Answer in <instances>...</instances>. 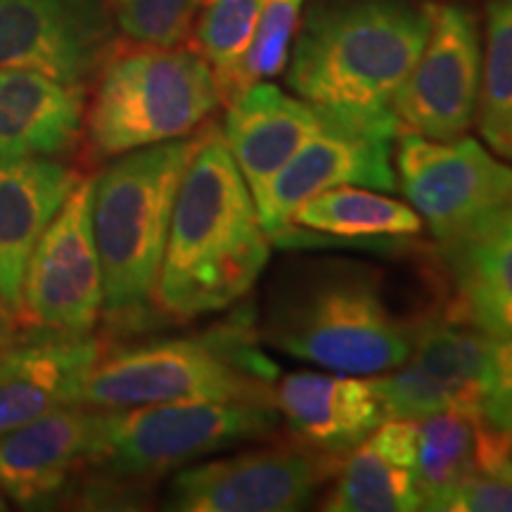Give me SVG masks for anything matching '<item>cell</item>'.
<instances>
[{"label":"cell","instance_id":"cell-9","mask_svg":"<svg viewBox=\"0 0 512 512\" xmlns=\"http://www.w3.org/2000/svg\"><path fill=\"white\" fill-rule=\"evenodd\" d=\"M394 166L401 192L437 242L512 204V166L470 136L432 140L399 133Z\"/></svg>","mask_w":512,"mask_h":512},{"label":"cell","instance_id":"cell-21","mask_svg":"<svg viewBox=\"0 0 512 512\" xmlns=\"http://www.w3.org/2000/svg\"><path fill=\"white\" fill-rule=\"evenodd\" d=\"M415 441H418V422L384 420L342 458L323 510H420L418 486H415Z\"/></svg>","mask_w":512,"mask_h":512},{"label":"cell","instance_id":"cell-22","mask_svg":"<svg viewBox=\"0 0 512 512\" xmlns=\"http://www.w3.org/2000/svg\"><path fill=\"white\" fill-rule=\"evenodd\" d=\"M501 437V432L472 413L446 411L418 420L415 486L420 510L434 512L453 486L484 470Z\"/></svg>","mask_w":512,"mask_h":512},{"label":"cell","instance_id":"cell-27","mask_svg":"<svg viewBox=\"0 0 512 512\" xmlns=\"http://www.w3.org/2000/svg\"><path fill=\"white\" fill-rule=\"evenodd\" d=\"M370 387L380 401L384 420H425L430 415L460 411L472 413L465 396L425 370L403 361L399 368L380 375H368Z\"/></svg>","mask_w":512,"mask_h":512},{"label":"cell","instance_id":"cell-15","mask_svg":"<svg viewBox=\"0 0 512 512\" xmlns=\"http://www.w3.org/2000/svg\"><path fill=\"white\" fill-rule=\"evenodd\" d=\"M226 105L221 136L252 195L264 188L311 138L347 117L285 93L271 81L254 83Z\"/></svg>","mask_w":512,"mask_h":512},{"label":"cell","instance_id":"cell-6","mask_svg":"<svg viewBox=\"0 0 512 512\" xmlns=\"http://www.w3.org/2000/svg\"><path fill=\"white\" fill-rule=\"evenodd\" d=\"M221 102L219 81L195 50L140 46L110 55L86 107V157L110 162L140 147L188 138Z\"/></svg>","mask_w":512,"mask_h":512},{"label":"cell","instance_id":"cell-11","mask_svg":"<svg viewBox=\"0 0 512 512\" xmlns=\"http://www.w3.org/2000/svg\"><path fill=\"white\" fill-rule=\"evenodd\" d=\"M342 458L313 448L266 446L192 463L174 472L166 510L176 512H294L313 503L335 477Z\"/></svg>","mask_w":512,"mask_h":512},{"label":"cell","instance_id":"cell-4","mask_svg":"<svg viewBox=\"0 0 512 512\" xmlns=\"http://www.w3.org/2000/svg\"><path fill=\"white\" fill-rule=\"evenodd\" d=\"M200 136L169 140L110 159L93 178L91 226L102 268V318L136 330L159 316L155 290L185 166Z\"/></svg>","mask_w":512,"mask_h":512},{"label":"cell","instance_id":"cell-26","mask_svg":"<svg viewBox=\"0 0 512 512\" xmlns=\"http://www.w3.org/2000/svg\"><path fill=\"white\" fill-rule=\"evenodd\" d=\"M259 12L261 0H204L195 19L197 53L219 81L223 100L252 41Z\"/></svg>","mask_w":512,"mask_h":512},{"label":"cell","instance_id":"cell-14","mask_svg":"<svg viewBox=\"0 0 512 512\" xmlns=\"http://www.w3.org/2000/svg\"><path fill=\"white\" fill-rule=\"evenodd\" d=\"M102 411L64 406L0 437V494L19 508H46L91 463Z\"/></svg>","mask_w":512,"mask_h":512},{"label":"cell","instance_id":"cell-31","mask_svg":"<svg viewBox=\"0 0 512 512\" xmlns=\"http://www.w3.org/2000/svg\"><path fill=\"white\" fill-rule=\"evenodd\" d=\"M479 418L512 439V339L494 337L491 344V368Z\"/></svg>","mask_w":512,"mask_h":512},{"label":"cell","instance_id":"cell-7","mask_svg":"<svg viewBox=\"0 0 512 512\" xmlns=\"http://www.w3.org/2000/svg\"><path fill=\"white\" fill-rule=\"evenodd\" d=\"M280 415L266 403H162L102 411L88 467L110 486L150 484L228 448L266 439Z\"/></svg>","mask_w":512,"mask_h":512},{"label":"cell","instance_id":"cell-24","mask_svg":"<svg viewBox=\"0 0 512 512\" xmlns=\"http://www.w3.org/2000/svg\"><path fill=\"white\" fill-rule=\"evenodd\" d=\"M491 344L494 337L472 325L463 328V325L432 323L418 330L415 347L406 361L463 394L472 411L479 415L486 380H489Z\"/></svg>","mask_w":512,"mask_h":512},{"label":"cell","instance_id":"cell-12","mask_svg":"<svg viewBox=\"0 0 512 512\" xmlns=\"http://www.w3.org/2000/svg\"><path fill=\"white\" fill-rule=\"evenodd\" d=\"M482 43L477 19L460 5H432L430 34L392 100L401 133L432 140L465 136L477 119Z\"/></svg>","mask_w":512,"mask_h":512},{"label":"cell","instance_id":"cell-29","mask_svg":"<svg viewBox=\"0 0 512 512\" xmlns=\"http://www.w3.org/2000/svg\"><path fill=\"white\" fill-rule=\"evenodd\" d=\"M114 24L140 46L174 48L188 38L204 0H107Z\"/></svg>","mask_w":512,"mask_h":512},{"label":"cell","instance_id":"cell-19","mask_svg":"<svg viewBox=\"0 0 512 512\" xmlns=\"http://www.w3.org/2000/svg\"><path fill=\"white\" fill-rule=\"evenodd\" d=\"M79 181L57 159L0 157V292L15 313L29 256Z\"/></svg>","mask_w":512,"mask_h":512},{"label":"cell","instance_id":"cell-17","mask_svg":"<svg viewBox=\"0 0 512 512\" xmlns=\"http://www.w3.org/2000/svg\"><path fill=\"white\" fill-rule=\"evenodd\" d=\"M273 406L299 444L344 458L384 422L363 375L290 373L273 384Z\"/></svg>","mask_w":512,"mask_h":512},{"label":"cell","instance_id":"cell-23","mask_svg":"<svg viewBox=\"0 0 512 512\" xmlns=\"http://www.w3.org/2000/svg\"><path fill=\"white\" fill-rule=\"evenodd\" d=\"M292 226L342 240H396L415 238L425 223L411 204L380 190L339 185L304 202L294 211Z\"/></svg>","mask_w":512,"mask_h":512},{"label":"cell","instance_id":"cell-18","mask_svg":"<svg viewBox=\"0 0 512 512\" xmlns=\"http://www.w3.org/2000/svg\"><path fill=\"white\" fill-rule=\"evenodd\" d=\"M437 245L460 318L512 339V204Z\"/></svg>","mask_w":512,"mask_h":512},{"label":"cell","instance_id":"cell-5","mask_svg":"<svg viewBox=\"0 0 512 512\" xmlns=\"http://www.w3.org/2000/svg\"><path fill=\"white\" fill-rule=\"evenodd\" d=\"M275 366L247 328L221 325L200 337L152 339L105 351L81 406L98 411L162 403H266L273 406Z\"/></svg>","mask_w":512,"mask_h":512},{"label":"cell","instance_id":"cell-28","mask_svg":"<svg viewBox=\"0 0 512 512\" xmlns=\"http://www.w3.org/2000/svg\"><path fill=\"white\" fill-rule=\"evenodd\" d=\"M302 5L304 0H261L254 36L223 102H230L254 83L268 81L283 72L290 43L299 27Z\"/></svg>","mask_w":512,"mask_h":512},{"label":"cell","instance_id":"cell-2","mask_svg":"<svg viewBox=\"0 0 512 512\" xmlns=\"http://www.w3.org/2000/svg\"><path fill=\"white\" fill-rule=\"evenodd\" d=\"M418 330L392 309L377 268L311 259L275 275L261 337L311 366L368 377L399 368L411 356Z\"/></svg>","mask_w":512,"mask_h":512},{"label":"cell","instance_id":"cell-8","mask_svg":"<svg viewBox=\"0 0 512 512\" xmlns=\"http://www.w3.org/2000/svg\"><path fill=\"white\" fill-rule=\"evenodd\" d=\"M93 178H81L38 238L24 271L17 325L27 335H93L102 320V268L91 226Z\"/></svg>","mask_w":512,"mask_h":512},{"label":"cell","instance_id":"cell-1","mask_svg":"<svg viewBox=\"0 0 512 512\" xmlns=\"http://www.w3.org/2000/svg\"><path fill=\"white\" fill-rule=\"evenodd\" d=\"M268 259L271 238L252 190L221 128H204L171 214L155 290L157 313L190 320L226 311L252 292Z\"/></svg>","mask_w":512,"mask_h":512},{"label":"cell","instance_id":"cell-25","mask_svg":"<svg viewBox=\"0 0 512 512\" xmlns=\"http://www.w3.org/2000/svg\"><path fill=\"white\" fill-rule=\"evenodd\" d=\"M479 131L498 157H512V0H489L482 50Z\"/></svg>","mask_w":512,"mask_h":512},{"label":"cell","instance_id":"cell-20","mask_svg":"<svg viewBox=\"0 0 512 512\" xmlns=\"http://www.w3.org/2000/svg\"><path fill=\"white\" fill-rule=\"evenodd\" d=\"M86 88L29 69H0V157L69 155L83 140Z\"/></svg>","mask_w":512,"mask_h":512},{"label":"cell","instance_id":"cell-10","mask_svg":"<svg viewBox=\"0 0 512 512\" xmlns=\"http://www.w3.org/2000/svg\"><path fill=\"white\" fill-rule=\"evenodd\" d=\"M401 128L394 114L356 117L347 114L339 124L311 138L283 169L254 192L259 221L271 242L292 228L294 211L320 192L339 185H358L380 192L399 188L394 147Z\"/></svg>","mask_w":512,"mask_h":512},{"label":"cell","instance_id":"cell-16","mask_svg":"<svg viewBox=\"0 0 512 512\" xmlns=\"http://www.w3.org/2000/svg\"><path fill=\"white\" fill-rule=\"evenodd\" d=\"M102 354L95 335H27L0 349V437L57 408L81 406Z\"/></svg>","mask_w":512,"mask_h":512},{"label":"cell","instance_id":"cell-30","mask_svg":"<svg viewBox=\"0 0 512 512\" xmlns=\"http://www.w3.org/2000/svg\"><path fill=\"white\" fill-rule=\"evenodd\" d=\"M434 512H512V465L472 472L441 498Z\"/></svg>","mask_w":512,"mask_h":512},{"label":"cell","instance_id":"cell-34","mask_svg":"<svg viewBox=\"0 0 512 512\" xmlns=\"http://www.w3.org/2000/svg\"><path fill=\"white\" fill-rule=\"evenodd\" d=\"M510 159H512V157H510Z\"/></svg>","mask_w":512,"mask_h":512},{"label":"cell","instance_id":"cell-32","mask_svg":"<svg viewBox=\"0 0 512 512\" xmlns=\"http://www.w3.org/2000/svg\"><path fill=\"white\" fill-rule=\"evenodd\" d=\"M17 332H19V325H17L15 311L10 309L8 302H5L3 292H0V349L10 347V344L17 339Z\"/></svg>","mask_w":512,"mask_h":512},{"label":"cell","instance_id":"cell-13","mask_svg":"<svg viewBox=\"0 0 512 512\" xmlns=\"http://www.w3.org/2000/svg\"><path fill=\"white\" fill-rule=\"evenodd\" d=\"M107 0H0V69H29L86 88L112 55Z\"/></svg>","mask_w":512,"mask_h":512},{"label":"cell","instance_id":"cell-33","mask_svg":"<svg viewBox=\"0 0 512 512\" xmlns=\"http://www.w3.org/2000/svg\"><path fill=\"white\" fill-rule=\"evenodd\" d=\"M5 508H8V505H5V496L0 494V510H5Z\"/></svg>","mask_w":512,"mask_h":512},{"label":"cell","instance_id":"cell-3","mask_svg":"<svg viewBox=\"0 0 512 512\" xmlns=\"http://www.w3.org/2000/svg\"><path fill=\"white\" fill-rule=\"evenodd\" d=\"M432 5L342 0L304 17L287 83L299 98L358 117H384L430 34Z\"/></svg>","mask_w":512,"mask_h":512}]
</instances>
